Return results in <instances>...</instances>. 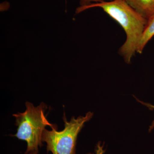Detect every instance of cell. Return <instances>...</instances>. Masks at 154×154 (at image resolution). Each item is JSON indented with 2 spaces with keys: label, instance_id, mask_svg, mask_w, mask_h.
Returning <instances> with one entry per match:
<instances>
[{
  "label": "cell",
  "instance_id": "obj_8",
  "mask_svg": "<svg viewBox=\"0 0 154 154\" xmlns=\"http://www.w3.org/2000/svg\"><path fill=\"white\" fill-rule=\"evenodd\" d=\"M105 150L103 149V146L101 145L100 143L97 145L96 149V154H103Z\"/></svg>",
  "mask_w": 154,
  "mask_h": 154
},
{
  "label": "cell",
  "instance_id": "obj_2",
  "mask_svg": "<svg viewBox=\"0 0 154 154\" xmlns=\"http://www.w3.org/2000/svg\"><path fill=\"white\" fill-rule=\"evenodd\" d=\"M26 109L22 113L13 114L15 118L17 132L14 136L26 142L27 148L25 154L30 152H38V147L42 146V136L46 126L57 128L56 125L50 123L45 115L47 106L42 102L34 106L30 102L25 103Z\"/></svg>",
  "mask_w": 154,
  "mask_h": 154
},
{
  "label": "cell",
  "instance_id": "obj_3",
  "mask_svg": "<svg viewBox=\"0 0 154 154\" xmlns=\"http://www.w3.org/2000/svg\"><path fill=\"white\" fill-rule=\"evenodd\" d=\"M93 116L94 113L90 111L85 116H79L77 118L72 117L68 121L64 114V128L63 130L57 131L55 128H51V131L45 129L42 141L47 144V152H51L52 154H76L78 135L86 122Z\"/></svg>",
  "mask_w": 154,
  "mask_h": 154
},
{
  "label": "cell",
  "instance_id": "obj_7",
  "mask_svg": "<svg viewBox=\"0 0 154 154\" xmlns=\"http://www.w3.org/2000/svg\"><path fill=\"white\" fill-rule=\"evenodd\" d=\"M139 102H140L142 104H143V105H145V106H146L148 107H149V109H150V110H152V109H154V105H152L151 104H149V103H144V102H141V101H140V100H137ZM154 128V119L153 121L152 122L151 125H150L149 127V131L150 132Z\"/></svg>",
  "mask_w": 154,
  "mask_h": 154
},
{
  "label": "cell",
  "instance_id": "obj_5",
  "mask_svg": "<svg viewBox=\"0 0 154 154\" xmlns=\"http://www.w3.org/2000/svg\"><path fill=\"white\" fill-rule=\"evenodd\" d=\"M154 36V16L148 20L147 23L138 46L137 52L141 54L146 45Z\"/></svg>",
  "mask_w": 154,
  "mask_h": 154
},
{
  "label": "cell",
  "instance_id": "obj_10",
  "mask_svg": "<svg viewBox=\"0 0 154 154\" xmlns=\"http://www.w3.org/2000/svg\"><path fill=\"white\" fill-rule=\"evenodd\" d=\"M87 154H94L92 153H88Z\"/></svg>",
  "mask_w": 154,
  "mask_h": 154
},
{
  "label": "cell",
  "instance_id": "obj_1",
  "mask_svg": "<svg viewBox=\"0 0 154 154\" xmlns=\"http://www.w3.org/2000/svg\"><path fill=\"white\" fill-rule=\"evenodd\" d=\"M94 8H102L118 22L124 30L126 35V40L119 48V53L125 62L130 63L137 52L148 20L125 0H111L80 6L76 9V14Z\"/></svg>",
  "mask_w": 154,
  "mask_h": 154
},
{
  "label": "cell",
  "instance_id": "obj_6",
  "mask_svg": "<svg viewBox=\"0 0 154 154\" xmlns=\"http://www.w3.org/2000/svg\"><path fill=\"white\" fill-rule=\"evenodd\" d=\"M107 0H80V6H85L89 5L91 4L102 2Z\"/></svg>",
  "mask_w": 154,
  "mask_h": 154
},
{
  "label": "cell",
  "instance_id": "obj_4",
  "mask_svg": "<svg viewBox=\"0 0 154 154\" xmlns=\"http://www.w3.org/2000/svg\"><path fill=\"white\" fill-rule=\"evenodd\" d=\"M125 1L147 20L154 16V0Z\"/></svg>",
  "mask_w": 154,
  "mask_h": 154
},
{
  "label": "cell",
  "instance_id": "obj_9",
  "mask_svg": "<svg viewBox=\"0 0 154 154\" xmlns=\"http://www.w3.org/2000/svg\"><path fill=\"white\" fill-rule=\"evenodd\" d=\"M28 154H38V152L34 151V152H30Z\"/></svg>",
  "mask_w": 154,
  "mask_h": 154
}]
</instances>
